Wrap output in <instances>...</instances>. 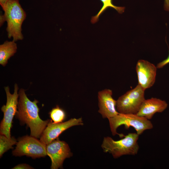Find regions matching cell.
<instances>
[{"mask_svg":"<svg viewBox=\"0 0 169 169\" xmlns=\"http://www.w3.org/2000/svg\"><path fill=\"white\" fill-rule=\"evenodd\" d=\"M37 138L31 136H25L19 138L12 152L13 155L26 156L33 158L47 156L46 145Z\"/></svg>","mask_w":169,"mask_h":169,"instance_id":"7","label":"cell"},{"mask_svg":"<svg viewBox=\"0 0 169 169\" xmlns=\"http://www.w3.org/2000/svg\"><path fill=\"white\" fill-rule=\"evenodd\" d=\"M169 63V55L167 58L162 61L158 63L156 66V67L158 69H160L163 68L166 65Z\"/></svg>","mask_w":169,"mask_h":169,"instance_id":"17","label":"cell"},{"mask_svg":"<svg viewBox=\"0 0 169 169\" xmlns=\"http://www.w3.org/2000/svg\"><path fill=\"white\" fill-rule=\"evenodd\" d=\"M144 89L138 84L120 97L116 100V109L120 113L136 114L145 99Z\"/></svg>","mask_w":169,"mask_h":169,"instance_id":"5","label":"cell"},{"mask_svg":"<svg viewBox=\"0 0 169 169\" xmlns=\"http://www.w3.org/2000/svg\"><path fill=\"white\" fill-rule=\"evenodd\" d=\"M167 106L165 101L152 97L144 100L136 114L149 120L155 113L162 112Z\"/></svg>","mask_w":169,"mask_h":169,"instance_id":"12","label":"cell"},{"mask_svg":"<svg viewBox=\"0 0 169 169\" xmlns=\"http://www.w3.org/2000/svg\"><path fill=\"white\" fill-rule=\"evenodd\" d=\"M164 7L166 10L169 11V0H165Z\"/></svg>","mask_w":169,"mask_h":169,"instance_id":"20","label":"cell"},{"mask_svg":"<svg viewBox=\"0 0 169 169\" xmlns=\"http://www.w3.org/2000/svg\"><path fill=\"white\" fill-rule=\"evenodd\" d=\"M17 142L13 137L10 138L3 135L0 136V156L10 149L13 148L12 146L16 144Z\"/></svg>","mask_w":169,"mask_h":169,"instance_id":"15","label":"cell"},{"mask_svg":"<svg viewBox=\"0 0 169 169\" xmlns=\"http://www.w3.org/2000/svg\"><path fill=\"white\" fill-rule=\"evenodd\" d=\"M15 41L6 40L0 45V64L5 66L8 60L16 52L17 49Z\"/></svg>","mask_w":169,"mask_h":169,"instance_id":"13","label":"cell"},{"mask_svg":"<svg viewBox=\"0 0 169 169\" xmlns=\"http://www.w3.org/2000/svg\"><path fill=\"white\" fill-rule=\"evenodd\" d=\"M2 9L7 23L6 30L8 38H13L15 41L23 40L22 26L26 14L19 0H9Z\"/></svg>","mask_w":169,"mask_h":169,"instance_id":"2","label":"cell"},{"mask_svg":"<svg viewBox=\"0 0 169 169\" xmlns=\"http://www.w3.org/2000/svg\"><path fill=\"white\" fill-rule=\"evenodd\" d=\"M49 114L50 118L54 123L62 122L65 118L64 110L58 105L53 108Z\"/></svg>","mask_w":169,"mask_h":169,"instance_id":"16","label":"cell"},{"mask_svg":"<svg viewBox=\"0 0 169 169\" xmlns=\"http://www.w3.org/2000/svg\"><path fill=\"white\" fill-rule=\"evenodd\" d=\"M5 22H6V20L4 14H1L0 16V26H2Z\"/></svg>","mask_w":169,"mask_h":169,"instance_id":"19","label":"cell"},{"mask_svg":"<svg viewBox=\"0 0 169 169\" xmlns=\"http://www.w3.org/2000/svg\"><path fill=\"white\" fill-rule=\"evenodd\" d=\"M108 120L110 130L113 136L118 134L120 137L124 136L123 134H118L117 132L118 127L123 125L127 129L130 126L132 127L139 135L141 134L145 131L153 128V124L149 120L135 114L119 113Z\"/></svg>","mask_w":169,"mask_h":169,"instance_id":"4","label":"cell"},{"mask_svg":"<svg viewBox=\"0 0 169 169\" xmlns=\"http://www.w3.org/2000/svg\"><path fill=\"white\" fill-rule=\"evenodd\" d=\"M139 136L137 133H131L118 141L110 137H105L101 147L104 152L111 154L115 158L123 155H135L139 148L137 142Z\"/></svg>","mask_w":169,"mask_h":169,"instance_id":"3","label":"cell"},{"mask_svg":"<svg viewBox=\"0 0 169 169\" xmlns=\"http://www.w3.org/2000/svg\"><path fill=\"white\" fill-rule=\"evenodd\" d=\"M103 4V6L95 16H92L91 19V23L95 24L99 20L100 16L108 8H112L116 10L120 14L124 12L125 7H117L113 4L112 0H100Z\"/></svg>","mask_w":169,"mask_h":169,"instance_id":"14","label":"cell"},{"mask_svg":"<svg viewBox=\"0 0 169 169\" xmlns=\"http://www.w3.org/2000/svg\"><path fill=\"white\" fill-rule=\"evenodd\" d=\"M46 151L51 160V169L61 168L64 160L72 156L68 145L58 138L46 145Z\"/></svg>","mask_w":169,"mask_h":169,"instance_id":"8","label":"cell"},{"mask_svg":"<svg viewBox=\"0 0 169 169\" xmlns=\"http://www.w3.org/2000/svg\"><path fill=\"white\" fill-rule=\"evenodd\" d=\"M157 69L154 64L147 61L140 59L137 61L136 69L138 84L145 90L151 87L154 84Z\"/></svg>","mask_w":169,"mask_h":169,"instance_id":"10","label":"cell"},{"mask_svg":"<svg viewBox=\"0 0 169 169\" xmlns=\"http://www.w3.org/2000/svg\"><path fill=\"white\" fill-rule=\"evenodd\" d=\"M83 125L81 118H72L65 122L59 123H54L51 121L43 131L40 140L46 145L58 138L62 132L74 126Z\"/></svg>","mask_w":169,"mask_h":169,"instance_id":"9","label":"cell"},{"mask_svg":"<svg viewBox=\"0 0 169 169\" xmlns=\"http://www.w3.org/2000/svg\"><path fill=\"white\" fill-rule=\"evenodd\" d=\"M9 0H0V5L2 8Z\"/></svg>","mask_w":169,"mask_h":169,"instance_id":"21","label":"cell"},{"mask_svg":"<svg viewBox=\"0 0 169 169\" xmlns=\"http://www.w3.org/2000/svg\"><path fill=\"white\" fill-rule=\"evenodd\" d=\"M32 167L26 164H21L16 165L12 169H33Z\"/></svg>","mask_w":169,"mask_h":169,"instance_id":"18","label":"cell"},{"mask_svg":"<svg viewBox=\"0 0 169 169\" xmlns=\"http://www.w3.org/2000/svg\"><path fill=\"white\" fill-rule=\"evenodd\" d=\"M112 91L110 89H105L98 93L99 112L104 118L109 119L117 115L116 110V100L112 97Z\"/></svg>","mask_w":169,"mask_h":169,"instance_id":"11","label":"cell"},{"mask_svg":"<svg viewBox=\"0 0 169 169\" xmlns=\"http://www.w3.org/2000/svg\"><path fill=\"white\" fill-rule=\"evenodd\" d=\"M4 88L7 100L6 105H3L1 108L4 115L0 123V133L1 135H4L10 138L11 137L10 130L13 120L18 110V98L19 96L18 93V87L17 84H15L13 94L10 93L8 87H6Z\"/></svg>","mask_w":169,"mask_h":169,"instance_id":"6","label":"cell"},{"mask_svg":"<svg viewBox=\"0 0 169 169\" xmlns=\"http://www.w3.org/2000/svg\"><path fill=\"white\" fill-rule=\"evenodd\" d=\"M18 94V110L15 115L22 123L26 124L30 128V136L39 138L49 121L40 119L37 100L30 101L23 89L19 90Z\"/></svg>","mask_w":169,"mask_h":169,"instance_id":"1","label":"cell"}]
</instances>
